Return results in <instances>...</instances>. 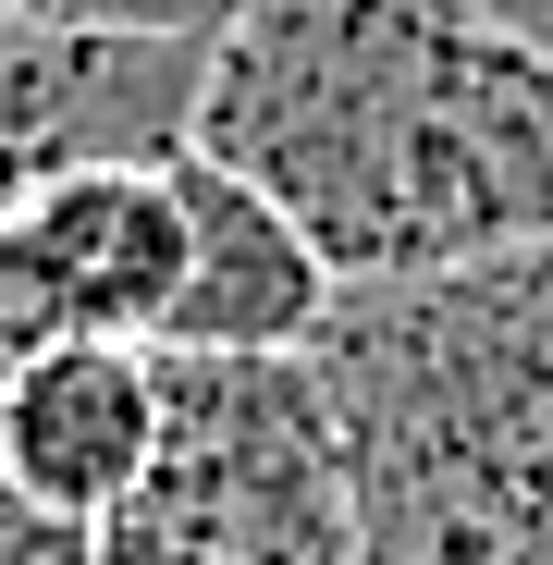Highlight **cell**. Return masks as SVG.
<instances>
[{"label":"cell","instance_id":"cell-8","mask_svg":"<svg viewBox=\"0 0 553 565\" xmlns=\"http://www.w3.org/2000/svg\"><path fill=\"white\" fill-rule=\"evenodd\" d=\"M62 344H86L74 308H62V282L38 270V246H25L13 222H0V394H13L38 356H62Z\"/></svg>","mask_w":553,"mask_h":565},{"label":"cell","instance_id":"cell-5","mask_svg":"<svg viewBox=\"0 0 553 565\" xmlns=\"http://www.w3.org/2000/svg\"><path fill=\"white\" fill-rule=\"evenodd\" d=\"M0 222L38 246V270L62 282L74 332H99V344H160L172 282H184V198H172V160L50 172L38 198H13Z\"/></svg>","mask_w":553,"mask_h":565},{"label":"cell","instance_id":"cell-1","mask_svg":"<svg viewBox=\"0 0 553 565\" xmlns=\"http://www.w3.org/2000/svg\"><path fill=\"white\" fill-rule=\"evenodd\" d=\"M198 160L246 172L332 282L553 246V62L468 0H246L210 38Z\"/></svg>","mask_w":553,"mask_h":565},{"label":"cell","instance_id":"cell-6","mask_svg":"<svg viewBox=\"0 0 553 565\" xmlns=\"http://www.w3.org/2000/svg\"><path fill=\"white\" fill-rule=\"evenodd\" d=\"M148 443H160V344H99L86 332V344L38 356L25 382L0 394V455L86 529L136 492Z\"/></svg>","mask_w":553,"mask_h":565},{"label":"cell","instance_id":"cell-10","mask_svg":"<svg viewBox=\"0 0 553 565\" xmlns=\"http://www.w3.org/2000/svg\"><path fill=\"white\" fill-rule=\"evenodd\" d=\"M468 13H492L504 38H529V50L553 62V0H468Z\"/></svg>","mask_w":553,"mask_h":565},{"label":"cell","instance_id":"cell-3","mask_svg":"<svg viewBox=\"0 0 553 565\" xmlns=\"http://www.w3.org/2000/svg\"><path fill=\"white\" fill-rule=\"evenodd\" d=\"M99 565H357L320 369L160 344V443L136 492L99 516Z\"/></svg>","mask_w":553,"mask_h":565},{"label":"cell","instance_id":"cell-9","mask_svg":"<svg viewBox=\"0 0 553 565\" xmlns=\"http://www.w3.org/2000/svg\"><path fill=\"white\" fill-rule=\"evenodd\" d=\"M0 565H99V529L62 516L13 455H0Z\"/></svg>","mask_w":553,"mask_h":565},{"label":"cell","instance_id":"cell-2","mask_svg":"<svg viewBox=\"0 0 553 565\" xmlns=\"http://www.w3.org/2000/svg\"><path fill=\"white\" fill-rule=\"evenodd\" d=\"M357 565H553V246L344 282L308 344Z\"/></svg>","mask_w":553,"mask_h":565},{"label":"cell","instance_id":"cell-7","mask_svg":"<svg viewBox=\"0 0 553 565\" xmlns=\"http://www.w3.org/2000/svg\"><path fill=\"white\" fill-rule=\"evenodd\" d=\"M0 13H25L50 38H160V50H210L246 0H0Z\"/></svg>","mask_w":553,"mask_h":565},{"label":"cell","instance_id":"cell-11","mask_svg":"<svg viewBox=\"0 0 553 565\" xmlns=\"http://www.w3.org/2000/svg\"><path fill=\"white\" fill-rule=\"evenodd\" d=\"M13 25H25V13H0V62H13Z\"/></svg>","mask_w":553,"mask_h":565},{"label":"cell","instance_id":"cell-4","mask_svg":"<svg viewBox=\"0 0 553 565\" xmlns=\"http://www.w3.org/2000/svg\"><path fill=\"white\" fill-rule=\"evenodd\" d=\"M172 198H184V282H172L160 344L172 356H308L320 320L344 308L332 258L270 210L246 172H222L198 148L172 160Z\"/></svg>","mask_w":553,"mask_h":565}]
</instances>
